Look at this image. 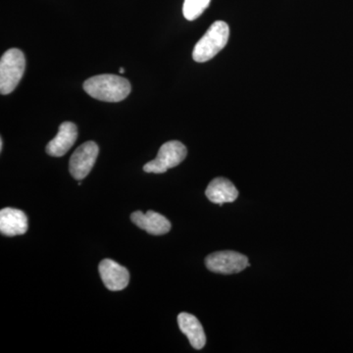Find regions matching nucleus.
Returning a JSON list of instances; mask_svg holds the SVG:
<instances>
[{
	"label": "nucleus",
	"instance_id": "ddd939ff",
	"mask_svg": "<svg viewBox=\"0 0 353 353\" xmlns=\"http://www.w3.org/2000/svg\"><path fill=\"white\" fill-rule=\"evenodd\" d=\"M211 0H185L183 14L185 19L194 21L197 19L205 11Z\"/></svg>",
	"mask_w": 353,
	"mask_h": 353
},
{
	"label": "nucleus",
	"instance_id": "39448f33",
	"mask_svg": "<svg viewBox=\"0 0 353 353\" xmlns=\"http://www.w3.org/2000/svg\"><path fill=\"white\" fill-rule=\"evenodd\" d=\"M205 264L208 270L224 275L240 273L245 270L246 267L250 266L245 255L232 250L214 252L208 255L205 259Z\"/></svg>",
	"mask_w": 353,
	"mask_h": 353
},
{
	"label": "nucleus",
	"instance_id": "0eeeda50",
	"mask_svg": "<svg viewBox=\"0 0 353 353\" xmlns=\"http://www.w3.org/2000/svg\"><path fill=\"white\" fill-rule=\"evenodd\" d=\"M99 271L102 282L109 290L119 292V290L126 289L129 285V271L113 260H102L99 266Z\"/></svg>",
	"mask_w": 353,
	"mask_h": 353
},
{
	"label": "nucleus",
	"instance_id": "6e6552de",
	"mask_svg": "<svg viewBox=\"0 0 353 353\" xmlns=\"http://www.w3.org/2000/svg\"><path fill=\"white\" fill-rule=\"evenodd\" d=\"M78 138V129L74 123L64 122L60 125L57 137L46 145V152L53 157H61L71 150Z\"/></svg>",
	"mask_w": 353,
	"mask_h": 353
},
{
	"label": "nucleus",
	"instance_id": "423d86ee",
	"mask_svg": "<svg viewBox=\"0 0 353 353\" xmlns=\"http://www.w3.org/2000/svg\"><path fill=\"white\" fill-rule=\"evenodd\" d=\"M99 145L94 141H87L79 146L69 162V171L76 180L82 181L94 168L99 157Z\"/></svg>",
	"mask_w": 353,
	"mask_h": 353
},
{
	"label": "nucleus",
	"instance_id": "9b49d317",
	"mask_svg": "<svg viewBox=\"0 0 353 353\" xmlns=\"http://www.w3.org/2000/svg\"><path fill=\"white\" fill-rule=\"evenodd\" d=\"M205 194L209 201L222 206L227 202L236 201L239 192L231 181L225 178H216L209 183Z\"/></svg>",
	"mask_w": 353,
	"mask_h": 353
},
{
	"label": "nucleus",
	"instance_id": "4468645a",
	"mask_svg": "<svg viewBox=\"0 0 353 353\" xmlns=\"http://www.w3.org/2000/svg\"><path fill=\"white\" fill-rule=\"evenodd\" d=\"M2 150H3V139H0V150H1L2 152Z\"/></svg>",
	"mask_w": 353,
	"mask_h": 353
},
{
	"label": "nucleus",
	"instance_id": "f8f14e48",
	"mask_svg": "<svg viewBox=\"0 0 353 353\" xmlns=\"http://www.w3.org/2000/svg\"><path fill=\"white\" fill-rule=\"evenodd\" d=\"M179 327L189 339L190 345L196 350H201L206 343V336L201 322L196 316L182 312L178 316Z\"/></svg>",
	"mask_w": 353,
	"mask_h": 353
},
{
	"label": "nucleus",
	"instance_id": "9d476101",
	"mask_svg": "<svg viewBox=\"0 0 353 353\" xmlns=\"http://www.w3.org/2000/svg\"><path fill=\"white\" fill-rule=\"evenodd\" d=\"M27 215L19 209L6 208L0 211V233L6 236H16L28 231Z\"/></svg>",
	"mask_w": 353,
	"mask_h": 353
},
{
	"label": "nucleus",
	"instance_id": "20e7f679",
	"mask_svg": "<svg viewBox=\"0 0 353 353\" xmlns=\"http://www.w3.org/2000/svg\"><path fill=\"white\" fill-rule=\"evenodd\" d=\"M187 154V148L181 141H168L160 148L157 158L143 166V171L146 173L163 174L182 163Z\"/></svg>",
	"mask_w": 353,
	"mask_h": 353
},
{
	"label": "nucleus",
	"instance_id": "7ed1b4c3",
	"mask_svg": "<svg viewBox=\"0 0 353 353\" xmlns=\"http://www.w3.org/2000/svg\"><path fill=\"white\" fill-rule=\"evenodd\" d=\"M26 58L18 48H11L2 55L0 60V92L11 94L24 75Z\"/></svg>",
	"mask_w": 353,
	"mask_h": 353
},
{
	"label": "nucleus",
	"instance_id": "f03ea898",
	"mask_svg": "<svg viewBox=\"0 0 353 353\" xmlns=\"http://www.w3.org/2000/svg\"><path fill=\"white\" fill-rule=\"evenodd\" d=\"M229 37L230 29L227 23L224 21L213 23L194 46L192 52L194 61L203 63L212 59L226 46Z\"/></svg>",
	"mask_w": 353,
	"mask_h": 353
},
{
	"label": "nucleus",
	"instance_id": "f257e3e1",
	"mask_svg": "<svg viewBox=\"0 0 353 353\" xmlns=\"http://www.w3.org/2000/svg\"><path fill=\"white\" fill-rule=\"evenodd\" d=\"M83 90L99 101L119 102L131 92V83L122 77L104 74L88 79L83 83Z\"/></svg>",
	"mask_w": 353,
	"mask_h": 353
},
{
	"label": "nucleus",
	"instance_id": "1a4fd4ad",
	"mask_svg": "<svg viewBox=\"0 0 353 353\" xmlns=\"http://www.w3.org/2000/svg\"><path fill=\"white\" fill-rule=\"evenodd\" d=\"M131 220L139 229L153 236H161L171 230L170 221L152 210L148 211L145 214L141 211H136L131 215Z\"/></svg>",
	"mask_w": 353,
	"mask_h": 353
},
{
	"label": "nucleus",
	"instance_id": "2eb2a0df",
	"mask_svg": "<svg viewBox=\"0 0 353 353\" xmlns=\"http://www.w3.org/2000/svg\"><path fill=\"white\" fill-rule=\"evenodd\" d=\"M119 72L121 74L125 73V69L121 67V68L119 69Z\"/></svg>",
	"mask_w": 353,
	"mask_h": 353
}]
</instances>
